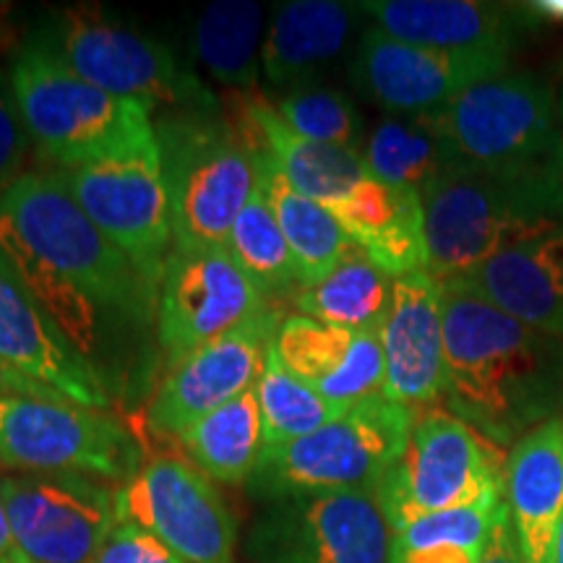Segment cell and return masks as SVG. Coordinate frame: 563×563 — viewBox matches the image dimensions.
<instances>
[{
	"instance_id": "cell-6",
	"label": "cell",
	"mask_w": 563,
	"mask_h": 563,
	"mask_svg": "<svg viewBox=\"0 0 563 563\" xmlns=\"http://www.w3.org/2000/svg\"><path fill=\"white\" fill-rule=\"evenodd\" d=\"M415 415L386 394H376L319 431L266 446L249 488L264 501L376 488L402 456Z\"/></svg>"
},
{
	"instance_id": "cell-3",
	"label": "cell",
	"mask_w": 563,
	"mask_h": 563,
	"mask_svg": "<svg viewBox=\"0 0 563 563\" xmlns=\"http://www.w3.org/2000/svg\"><path fill=\"white\" fill-rule=\"evenodd\" d=\"M428 274L446 282L493 253L563 228V170L464 167L420 194Z\"/></svg>"
},
{
	"instance_id": "cell-8",
	"label": "cell",
	"mask_w": 563,
	"mask_h": 563,
	"mask_svg": "<svg viewBox=\"0 0 563 563\" xmlns=\"http://www.w3.org/2000/svg\"><path fill=\"white\" fill-rule=\"evenodd\" d=\"M498 449L454 412L415 415L402 456L376 485L394 530L426 514L460 509L501 493Z\"/></svg>"
},
{
	"instance_id": "cell-38",
	"label": "cell",
	"mask_w": 563,
	"mask_h": 563,
	"mask_svg": "<svg viewBox=\"0 0 563 563\" xmlns=\"http://www.w3.org/2000/svg\"><path fill=\"white\" fill-rule=\"evenodd\" d=\"M9 397H34V399H51V402H68L66 397H60L58 391L47 389L34 378L24 376V373L13 368L0 357V399Z\"/></svg>"
},
{
	"instance_id": "cell-26",
	"label": "cell",
	"mask_w": 563,
	"mask_h": 563,
	"mask_svg": "<svg viewBox=\"0 0 563 563\" xmlns=\"http://www.w3.org/2000/svg\"><path fill=\"white\" fill-rule=\"evenodd\" d=\"M336 222L394 279L428 269L426 214L420 194L394 188L368 175L332 209Z\"/></svg>"
},
{
	"instance_id": "cell-18",
	"label": "cell",
	"mask_w": 563,
	"mask_h": 563,
	"mask_svg": "<svg viewBox=\"0 0 563 563\" xmlns=\"http://www.w3.org/2000/svg\"><path fill=\"white\" fill-rule=\"evenodd\" d=\"M363 16L378 30L418 47L464 55L511 58L522 34L538 26L530 5L475 0H371Z\"/></svg>"
},
{
	"instance_id": "cell-1",
	"label": "cell",
	"mask_w": 563,
	"mask_h": 563,
	"mask_svg": "<svg viewBox=\"0 0 563 563\" xmlns=\"http://www.w3.org/2000/svg\"><path fill=\"white\" fill-rule=\"evenodd\" d=\"M449 412L496 449L563 418V340L441 287Z\"/></svg>"
},
{
	"instance_id": "cell-2",
	"label": "cell",
	"mask_w": 563,
	"mask_h": 563,
	"mask_svg": "<svg viewBox=\"0 0 563 563\" xmlns=\"http://www.w3.org/2000/svg\"><path fill=\"white\" fill-rule=\"evenodd\" d=\"M0 253H24L125 319L157 306V287L89 220L60 173H21L0 196Z\"/></svg>"
},
{
	"instance_id": "cell-22",
	"label": "cell",
	"mask_w": 563,
	"mask_h": 563,
	"mask_svg": "<svg viewBox=\"0 0 563 563\" xmlns=\"http://www.w3.org/2000/svg\"><path fill=\"white\" fill-rule=\"evenodd\" d=\"M439 285L488 300L511 319L563 340V228L493 253Z\"/></svg>"
},
{
	"instance_id": "cell-5",
	"label": "cell",
	"mask_w": 563,
	"mask_h": 563,
	"mask_svg": "<svg viewBox=\"0 0 563 563\" xmlns=\"http://www.w3.org/2000/svg\"><path fill=\"white\" fill-rule=\"evenodd\" d=\"M11 89L30 139L60 170L154 136L152 110L84 81L37 34L11 66Z\"/></svg>"
},
{
	"instance_id": "cell-19",
	"label": "cell",
	"mask_w": 563,
	"mask_h": 563,
	"mask_svg": "<svg viewBox=\"0 0 563 563\" xmlns=\"http://www.w3.org/2000/svg\"><path fill=\"white\" fill-rule=\"evenodd\" d=\"M378 340L386 365V397L415 412L443 397L446 355L441 285L428 269L394 279L391 308Z\"/></svg>"
},
{
	"instance_id": "cell-41",
	"label": "cell",
	"mask_w": 563,
	"mask_h": 563,
	"mask_svg": "<svg viewBox=\"0 0 563 563\" xmlns=\"http://www.w3.org/2000/svg\"><path fill=\"white\" fill-rule=\"evenodd\" d=\"M530 11L534 13V19H553V21H563V0H543V3H527Z\"/></svg>"
},
{
	"instance_id": "cell-13",
	"label": "cell",
	"mask_w": 563,
	"mask_h": 563,
	"mask_svg": "<svg viewBox=\"0 0 563 563\" xmlns=\"http://www.w3.org/2000/svg\"><path fill=\"white\" fill-rule=\"evenodd\" d=\"M0 496L30 563H91L121 522L115 485L79 473H5Z\"/></svg>"
},
{
	"instance_id": "cell-31",
	"label": "cell",
	"mask_w": 563,
	"mask_h": 563,
	"mask_svg": "<svg viewBox=\"0 0 563 563\" xmlns=\"http://www.w3.org/2000/svg\"><path fill=\"white\" fill-rule=\"evenodd\" d=\"M264 5L253 0H220L194 26V51L217 81L253 89L264 74Z\"/></svg>"
},
{
	"instance_id": "cell-21",
	"label": "cell",
	"mask_w": 563,
	"mask_h": 563,
	"mask_svg": "<svg viewBox=\"0 0 563 563\" xmlns=\"http://www.w3.org/2000/svg\"><path fill=\"white\" fill-rule=\"evenodd\" d=\"M0 357L24 376L58 391L68 402L89 410H108L110 399L87 357L63 336L3 256H0Z\"/></svg>"
},
{
	"instance_id": "cell-24",
	"label": "cell",
	"mask_w": 563,
	"mask_h": 563,
	"mask_svg": "<svg viewBox=\"0 0 563 563\" xmlns=\"http://www.w3.org/2000/svg\"><path fill=\"white\" fill-rule=\"evenodd\" d=\"M361 16V5L334 0H290L277 5L264 37V76L279 89L313 87L319 70L347 47Z\"/></svg>"
},
{
	"instance_id": "cell-34",
	"label": "cell",
	"mask_w": 563,
	"mask_h": 563,
	"mask_svg": "<svg viewBox=\"0 0 563 563\" xmlns=\"http://www.w3.org/2000/svg\"><path fill=\"white\" fill-rule=\"evenodd\" d=\"M282 123L295 136L329 146H352L357 150L363 118L355 102L340 89L302 87L290 91L274 104Z\"/></svg>"
},
{
	"instance_id": "cell-29",
	"label": "cell",
	"mask_w": 563,
	"mask_h": 563,
	"mask_svg": "<svg viewBox=\"0 0 563 563\" xmlns=\"http://www.w3.org/2000/svg\"><path fill=\"white\" fill-rule=\"evenodd\" d=\"M394 277L386 274L357 245L316 285L300 287L295 308L300 316L316 319L350 332H382V323L391 308Z\"/></svg>"
},
{
	"instance_id": "cell-35",
	"label": "cell",
	"mask_w": 563,
	"mask_h": 563,
	"mask_svg": "<svg viewBox=\"0 0 563 563\" xmlns=\"http://www.w3.org/2000/svg\"><path fill=\"white\" fill-rule=\"evenodd\" d=\"M91 563H186L175 555L162 540L154 538L139 525L121 519L112 527L100 551Z\"/></svg>"
},
{
	"instance_id": "cell-17",
	"label": "cell",
	"mask_w": 563,
	"mask_h": 563,
	"mask_svg": "<svg viewBox=\"0 0 563 563\" xmlns=\"http://www.w3.org/2000/svg\"><path fill=\"white\" fill-rule=\"evenodd\" d=\"M506 68L509 58L501 55L441 53L410 45L373 26L357 42L352 76L357 87L391 115H426L446 108L475 81Z\"/></svg>"
},
{
	"instance_id": "cell-14",
	"label": "cell",
	"mask_w": 563,
	"mask_h": 563,
	"mask_svg": "<svg viewBox=\"0 0 563 563\" xmlns=\"http://www.w3.org/2000/svg\"><path fill=\"white\" fill-rule=\"evenodd\" d=\"M118 514L162 540L186 563H232L238 522L214 483L178 456L141 464L118 488Z\"/></svg>"
},
{
	"instance_id": "cell-20",
	"label": "cell",
	"mask_w": 563,
	"mask_h": 563,
	"mask_svg": "<svg viewBox=\"0 0 563 563\" xmlns=\"http://www.w3.org/2000/svg\"><path fill=\"white\" fill-rule=\"evenodd\" d=\"M272 350L282 368L342 412L384 394V350L373 332H350L295 313L279 321Z\"/></svg>"
},
{
	"instance_id": "cell-4",
	"label": "cell",
	"mask_w": 563,
	"mask_h": 563,
	"mask_svg": "<svg viewBox=\"0 0 563 563\" xmlns=\"http://www.w3.org/2000/svg\"><path fill=\"white\" fill-rule=\"evenodd\" d=\"M214 110L167 112L154 129L175 249H224L258 186L256 141Z\"/></svg>"
},
{
	"instance_id": "cell-33",
	"label": "cell",
	"mask_w": 563,
	"mask_h": 563,
	"mask_svg": "<svg viewBox=\"0 0 563 563\" xmlns=\"http://www.w3.org/2000/svg\"><path fill=\"white\" fill-rule=\"evenodd\" d=\"M253 394H256L258 410H262L266 446L302 439L342 415V410L327 402L311 386L298 382L282 368L274 350L266 355L262 376L253 384Z\"/></svg>"
},
{
	"instance_id": "cell-9",
	"label": "cell",
	"mask_w": 563,
	"mask_h": 563,
	"mask_svg": "<svg viewBox=\"0 0 563 563\" xmlns=\"http://www.w3.org/2000/svg\"><path fill=\"white\" fill-rule=\"evenodd\" d=\"M60 175L89 220L159 290L173 222L157 133Z\"/></svg>"
},
{
	"instance_id": "cell-36",
	"label": "cell",
	"mask_w": 563,
	"mask_h": 563,
	"mask_svg": "<svg viewBox=\"0 0 563 563\" xmlns=\"http://www.w3.org/2000/svg\"><path fill=\"white\" fill-rule=\"evenodd\" d=\"M30 141L16 100H13L11 79L0 74V196L9 191L11 183L21 175Z\"/></svg>"
},
{
	"instance_id": "cell-32",
	"label": "cell",
	"mask_w": 563,
	"mask_h": 563,
	"mask_svg": "<svg viewBox=\"0 0 563 563\" xmlns=\"http://www.w3.org/2000/svg\"><path fill=\"white\" fill-rule=\"evenodd\" d=\"M224 249L264 295L285 292L287 287L300 285L292 251L282 235L262 183L256 186L245 209L238 214Z\"/></svg>"
},
{
	"instance_id": "cell-25",
	"label": "cell",
	"mask_w": 563,
	"mask_h": 563,
	"mask_svg": "<svg viewBox=\"0 0 563 563\" xmlns=\"http://www.w3.org/2000/svg\"><path fill=\"white\" fill-rule=\"evenodd\" d=\"M235 121L256 133L262 144L277 159L279 170L290 180L295 191L313 199L329 211L340 207L347 196L355 191L357 183L368 178V167L363 162V152L352 146H329L313 144L287 129L282 123L272 102L262 97L243 95L232 97V112Z\"/></svg>"
},
{
	"instance_id": "cell-43",
	"label": "cell",
	"mask_w": 563,
	"mask_h": 563,
	"mask_svg": "<svg viewBox=\"0 0 563 563\" xmlns=\"http://www.w3.org/2000/svg\"><path fill=\"white\" fill-rule=\"evenodd\" d=\"M559 118H561V129H563V95L559 97Z\"/></svg>"
},
{
	"instance_id": "cell-11",
	"label": "cell",
	"mask_w": 563,
	"mask_h": 563,
	"mask_svg": "<svg viewBox=\"0 0 563 563\" xmlns=\"http://www.w3.org/2000/svg\"><path fill=\"white\" fill-rule=\"evenodd\" d=\"M253 563H394L397 530L376 488L266 501L249 532Z\"/></svg>"
},
{
	"instance_id": "cell-42",
	"label": "cell",
	"mask_w": 563,
	"mask_h": 563,
	"mask_svg": "<svg viewBox=\"0 0 563 563\" xmlns=\"http://www.w3.org/2000/svg\"><path fill=\"white\" fill-rule=\"evenodd\" d=\"M551 563H563V519L555 530V540H553V553H551Z\"/></svg>"
},
{
	"instance_id": "cell-12",
	"label": "cell",
	"mask_w": 563,
	"mask_h": 563,
	"mask_svg": "<svg viewBox=\"0 0 563 563\" xmlns=\"http://www.w3.org/2000/svg\"><path fill=\"white\" fill-rule=\"evenodd\" d=\"M42 37L70 70L112 97L167 112L217 108L203 81L180 68L170 47L150 34L129 30L97 13L74 11L51 32H42Z\"/></svg>"
},
{
	"instance_id": "cell-16",
	"label": "cell",
	"mask_w": 563,
	"mask_h": 563,
	"mask_svg": "<svg viewBox=\"0 0 563 563\" xmlns=\"http://www.w3.org/2000/svg\"><path fill=\"white\" fill-rule=\"evenodd\" d=\"M282 316L272 306L175 365L150 405V426L180 439L194 422L251 391L262 376Z\"/></svg>"
},
{
	"instance_id": "cell-10",
	"label": "cell",
	"mask_w": 563,
	"mask_h": 563,
	"mask_svg": "<svg viewBox=\"0 0 563 563\" xmlns=\"http://www.w3.org/2000/svg\"><path fill=\"white\" fill-rule=\"evenodd\" d=\"M0 464L13 473H79L121 488L141 470V449L104 410L9 397L0 399Z\"/></svg>"
},
{
	"instance_id": "cell-37",
	"label": "cell",
	"mask_w": 563,
	"mask_h": 563,
	"mask_svg": "<svg viewBox=\"0 0 563 563\" xmlns=\"http://www.w3.org/2000/svg\"><path fill=\"white\" fill-rule=\"evenodd\" d=\"M481 559L483 553L449 543L422 548H394V563H481Z\"/></svg>"
},
{
	"instance_id": "cell-15",
	"label": "cell",
	"mask_w": 563,
	"mask_h": 563,
	"mask_svg": "<svg viewBox=\"0 0 563 563\" xmlns=\"http://www.w3.org/2000/svg\"><path fill=\"white\" fill-rule=\"evenodd\" d=\"M269 306L228 249H175L159 282V344L173 368Z\"/></svg>"
},
{
	"instance_id": "cell-30",
	"label": "cell",
	"mask_w": 563,
	"mask_h": 563,
	"mask_svg": "<svg viewBox=\"0 0 563 563\" xmlns=\"http://www.w3.org/2000/svg\"><path fill=\"white\" fill-rule=\"evenodd\" d=\"M194 467L209 481L241 485L253 477L266 452V433L256 394L245 391L217 407L180 435Z\"/></svg>"
},
{
	"instance_id": "cell-40",
	"label": "cell",
	"mask_w": 563,
	"mask_h": 563,
	"mask_svg": "<svg viewBox=\"0 0 563 563\" xmlns=\"http://www.w3.org/2000/svg\"><path fill=\"white\" fill-rule=\"evenodd\" d=\"M0 563H30L24 559V553L19 551L16 540H13L3 496H0Z\"/></svg>"
},
{
	"instance_id": "cell-28",
	"label": "cell",
	"mask_w": 563,
	"mask_h": 563,
	"mask_svg": "<svg viewBox=\"0 0 563 563\" xmlns=\"http://www.w3.org/2000/svg\"><path fill=\"white\" fill-rule=\"evenodd\" d=\"M230 121L241 129L245 136H251L258 146V183H262L266 201L277 217V224L290 245L295 266H298L300 287L316 285L334 269L336 264L347 256L352 249V238L336 222V217L321 203H316L308 196L295 191L285 173L279 170L277 159L262 144V139L253 133L249 125L230 115Z\"/></svg>"
},
{
	"instance_id": "cell-27",
	"label": "cell",
	"mask_w": 563,
	"mask_h": 563,
	"mask_svg": "<svg viewBox=\"0 0 563 563\" xmlns=\"http://www.w3.org/2000/svg\"><path fill=\"white\" fill-rule=\"evenodd\" d=\"M363 162L376 180L415 194L428 191L443 175L475 167L456 150L441 110L384 118L365 141Z\"/></svg>"
},
{
	"instance_id": "cell-39",
	"label": "cell",
	"mask_w": 563,
	"mask_h": 563,
	"mask_svg": "<svg viewBox=\"0 0 563 563\" xmlns=\"http://www.w3.org/2000/svg\"><path fill=\"white\" fill-rule=\"evenodd\" d=\"M481 563H525L522 553H519L517 538H514V527L509 519V511H506V504H501V511H498L496 527H493L490 543L485 548Z\"/></svg>"
},
{
	"instance_id": "cell-23",
	"label": "cell",
	"mask_w": 563,
	"mask_h": 563,
	"mask_svg": "<svg viewBox=\"0 0 563 563\" xmlns=\"http://www.w3.org/2000/svg\"><path fill=\"white\" fill-rule=\"evenodd\" d=\"M501 496L525 563H551L563 519V418L522 435L509 449Z\"/></svg>"
},
{
	"instance_id": "cell-7",
	"label": "cell",
	"mask_w": 563,
	"mask_h": 563,
	"mask_svg": "<svg viewBox=\"0 0 563 563\" xmlns=\"http://www.w3.org/2000/svg\"><path fill=\"white\" fill-rule=\"evenodd\" d=\"M456 150L488 170H563L559 97L543 79L506 68L441 110Z\"/></svg>"
}]
</instances>
